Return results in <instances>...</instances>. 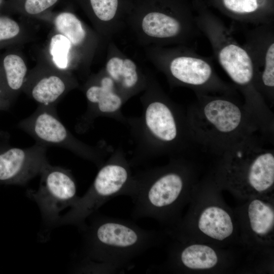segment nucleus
<instances>
[{
  "mask_svg": "<svg viewBox=\"0 0 274 274\" xmlns=\"http://www.w3.org/2000/svg\"><path fill=\"white\" fill-rule=\"evenodd\" d=\"M223 256L210 244L194 242H178L168 256V267L174 271H208L219 266Z\"/></svg>",
  "mask_w": 274,
  "mask_h": 274,
  "instance_id": "nucleus-17",
  "label": "nucleus"
},
{
  "mask_svg": "<svg viewBox=\"0 0 274 274\" xmlns=\"http://www.w3.org/2000/svg\"><path fill=\"white\" fill-rule=\"evenodd\" d=\"M186 120L191 140L221 155L258 127L244 104L230 94H195Z\"/></svg>",
  "mask_w": 274,
  "mask_h": 274,
  "instance_id": "nucleus-2",
  "label": "nucleus"
},
{
  "mask_svg": "<svg viewBox=\"0 0 274 274\" xmlns=\"http://www.w3.org/2000/svg\"><path fill=\"white\" fill-rule=\"evenodd\" d=\"M6 0H0V14L3 13Z\"/></svg>",
  "mask_w": 274,
  "mask_h": 274,
  "instance_id": "nucleus-27",
  "label": "nucleus"
},
{
  "mask_svg": "<svg viewBox=\"0 0 274 274\" xmlns=\"http://www.w3.org/2000/svg\"><path fill=\"white\" fill-rule=\"evenodd\" d=\"M249 30L244 47L253 65L256 88L271 109L274 102V27L263 24Z\"/></svg>",
  "mask_w": 274,
  "mask_h": 274,
  "instance_id": "nucleus-12",
  "label": "nucleus"
},
{
  "mask_svg": "<svg viewBox=\"0 0 274 274\" xmlns=\"http://www.w3.org/2000/svg\"><path fill=\"white\" fill-rule=\"evenodd\" d=\"M60 0H6L3 13L39 19Z\"/></svg>",
  "mask_w": 274,
  "mask_h": 274,
  "instance_id": "nucleus-24",
  "label": "nucleus"
},
{
  "mask_svg": "<svg viewBox=\"0 0 274 274\" xmlns=\"http://www.w3.org/2000/svg\"><path fill=\"white\" fill-rule=\"evenodd\" d=\"M46 55L56 67L70 72L77 61L68 40L54 30L49 40Z\"/></svg>",
  "mask_w": 274,
  "mask_h": 274,
  "instance_id": "nucleus-22",
  "label": "nucleus"
},
{
  "mask_svg": "<svg viewBox=\"0 0 274 274\" xmlns=\"http://www.w3.org/2000/svg\"><path fill=\"white\" fill-rule=\"evenodd\" d=\"M85 95L88 102L101 114L116 113L123 103L121 97L115 91V82L109 76H105L98 83L89 85Z\"/></svg>",
  "mask_w": 274,
  "mask_h": 274,
  "instance_id": "nucleus-21",
  "label": "nucleus"
},
{
  "mask_svg": "<svg viewBox=\"0 0 274 274\" xmlns=\"http://www.w3.org/2000/svg\"><path fill=\"white\" fill-rule=\"evenodd\" d=\"M133 182V177L125 159L119 155L113 157L101 166L86 193L78 197L57 223L77 225L84 230L86 219L105 203L118 196H130Z\"/></svg>",
  "mask_w": 274,
  "mask_h": 274,
  "instance_id": "nucleus-6",
  "label": "nucleus"
},
{
  "mask_svg": "<svg viewBox=\"0 0 274 274\" xmlns=\"http://www.w3.org/2000/svg\"><path fill=\"white\" fill-rule=\"evenodd\" d=\"M246 201L237 215L244 239L254 246H271L274 229L273 193L255 196Z\"/></svg>",
  "mask_w": 274,
  "mask_h": 274,
  "instance_id": "nucleus-14",
  "label": "nucleus"
},
{
  "mask_svg": "<svg viewBox=\"0 0 274 274\" xmlns=\"http://www.w3.org/2000/svg\"><path fill=\"white\" fill-rule=\"evenodd\" d=\"M2 94V92L0 91V98H1V95Z\"/></svg>",
  "mask_w": 274,
  "mask_h": 274,
  "instance_id": "nucleus-28",
  "label": "nucleus"
},
{
  "mask_svg": "<svg viewBox=\"0 0 274 274\" xmlns=\"http://www.w3.org/2000/svg\"><path fill=\"white\" fill-rule=\"evenodd\" d=\"M54 107L39 106L32 115L22 121V129L40 144L66 148L96 163H99L98 154L73 136L59 119Z\"/></svg>",
  "mask_w": 274,
  "mask_h": 274,
  "instance_id": "nucleus-11",
  "label": "nucleus"
},
{
  "mask_svg": "<svg viewBox=\"0 0 274 274\" xmlns=\"http://www.w3.org/2000/svg\"><path fill=\"white\" fill-rule=\"evenodd\" d=\"M195 208L172 227L169 234L177 241H184L195 232L199 241L222 243L232 239L237 229L235 215L223 203L200 196Z\"/></svg>",
  "mask_w": 274,
  "mask_h": 274,
  "instance_id": "nucleus-7",
  "label": "nucleus"
},
{
  "mask_svg": "<svg viewBox=\"0 0 274 274\" xmlns=\"http://www.w3.org/2000/svg\"><path fill=\"white\" fill-rule=\"evenodd\" d=\"M76 86L71 72L56 67L43 57L28 72L22 91L40 106L54 107Z\"/></svg>",
  "mask_w": 274,
  "mask_h": 274,
  "instance_id": "nucleus-13",
  "label": "nucleus"
},
{
  "mask_svg": "<svg viewBox=\"0 0 274 274\" xmlns=\"http://www.w3.org/2000/svg\"><path fill=\"white\" fill-rule=\"evenodd\" d=\"M212 177L220 189L244 200L273 193L274 151L253 135L226 150Z\"/></svg>",
  "mask_w": 274,
  "mask_h": 274,
  "instance_id": "nucleus-5",
  "label": "nucleus"
},
{
  "mask_svg": "<svg viewBox=\"0 0 274 274\" xmlns=\"http://www.w3.org/2000/svg\"><path fill=\"white\" fill-rule=\"evenodd\" d=\"M170 55L165 58L164 69L177 84L192 89L195 94L235 93V87L219 77L209 58L189 49Z\"/></svg>",
  "mask_w": 274,
  "mask_h": 274,
  "instance_id": "nucleus-8",
  "label": "nucleus"
},
{
  "mask_svg": "<svg viewBox=\"0 0 274 274\" xmlns=\"http://www.w3.org/2000/svg\"><path fill=\"white\" fill-rule=\"evenodd\" d=\"M95 22L113 20L121 8L122 0H74Z\"/></svg>",
  "mask_w": 274,
  "mask_h": 274,
  "instance_id": "nucleus-26",
  "label": "nucleus"
},
{
  "mask_svg": "<svg viewBox=\"0 0 274 274\" xmlns=\"http://www.w3.org/2000/svg\"><path fill=\"white\" fill-rule=\"evenodd\" d=\"M194 180L193 168L183 160L133 177L129 196L133 204L132 217L150 218L173 227L180 219L184 204L190 200Z\"/></svg>",
  "mask_w": 274,
  "mask_h": 274,
  "instance_id": "nucleus-4",
  "label": "nucleus"
},
{
  "mask_svg": "<svg viewBox=\"0 0 274 274\" xmlns=\"http://www.w3.org/2000/svg\"><path fill=\"white\" fill-rule=\"evenodd\" d=\"M40 20L50 23L53 30L70 42L77 61L88 60L93 48V39L86 27L73 12L68 10L49 12Z\"/></svg>",
  "mask_w": 274,
  "mask_h": 274,
  "instance_id": "nucleus-18",
  "label": "nucleus"
},
{
  "mask_svg": "<svg viewBox=\"0 0 274 274\" xmlns=\"http://www.w3.org/2000/svg\"><path fill=\"white\" fill-rule=\"evenodd\" d=\"M106 68L108 76L122 88L129 90L137 85L136 66L131 59L113 57L107 62Z\"/></svg>",
  "mask_w": 274,
  "mask_h": 274,
  "instance_id": "nucleus-25",
  "label": "nucleus"
},
{
  "mask_svg": "<svg viewBox=\"0 0 274 274\" xmlns=\"http://www.w3.org/2000/svg\"><path fill=\"white\" fill-rule=\"evenodd\" d=\"M200 32L209 41L218 63L243 96L244 105L264 136L274 133V116L258 91L251 56L219 19L206 12L195 18Z\"/></svg>",
  "mask_w": 274,
  "mask_h": 274,
  "instance_id": "nucleus-3",
  "label": "nucleus"
},
{
  "mask_svg": "<svg viewBox=\"0 0 274 274\" xmlns=\"http://www.w3.org/2000/svg\"><path fill=\"white\" fill-rule=\"evenodd\" d=\"M145 14L142 28L147 36L160 40H185L195 38L199 30L195 18L188 14L151 8Z\"/></svg>",
  "mask_w": 274,
  "mask_h": 274,
  "instance_id": "nucleus-15",
  "label": "nucleus"
},
{
  "mask_svg": "<svg viewBox=\"0 0 274 274\" xmlns=\"http://www.w3.org/2000/svg\"><path fill=\"white\" fill-rule=\"evenodd\" d=\"M38 190H30L27 195L38 204L44 218L57 222L60 213L71 207L78 198L77 185L70 170L47 162L40 174Z\"/></svg>",
  "mask_w": 274,
  "mask_h": 274,
  "instance_id": "nucleus-9",
  "label": "nucleus"
},
{
  "mask_svg": "<svg viewBox=\"0 0 274 274\" xmlns=\"http://www.w3.org/2000/svg\"><path fill=\"white\" fill-rule=\"evenodd\" d=\"M32 33L23 23L11 15L0 14V52L30 41Z\"/></svg>",
  "mask_w": 274,
  "mask_h": 274,
  "instance_id": "nucleus-23",
  "label": "nucleus"
},
{
  "mask_svg": "<svg viewBox=\"0 0 274 274\" xmlns=\"http://www.w3.org/2000/svg\"><path fill=\"white\" fill-rule=\"evenodd\" d=\"M86 268L114 273L128 269L132 261L160 243L162 235L132 221L100 216L86 226Z\"/></svg>",
  "mask_w": 274,
  "mask_h": 274,
  "instance_id": "nucleus-1",
  "label": "nucleus"
},
{
  "mask_svg": "<svg viewBox=\"0 0 274 274\" xmlns=\"http://www.w3.org/2000/svg\"><path fill=\"white\" fill-rule=\"evenodd\" d=\"M229 16L241 22L258 25L274 22L268 0H220Z\"/></svg>",
  "mask_w": 274,
  "mask_h": 274,
  "instance_id": "nucleus-20",
  "label": "nucleus"
},
{
  "mask_svg": "<svg viewBox=\"0 0 274 274\" xmlns=\"http://www.w3.org/2000/svg\"><path fill=\"white\" fill-rule=\"evenodd\" d=\"M17 47L0 54V91L13 96L22 91L28 72L26 60Z\"/></svg>",
  "mask_w": 274,
  "mask_h": 274,
  "instance_id": "nucleus-19",
  "label": "nucleus"
},
{
  "mask_svg": "<svg viewBox=\"0 0 274 274\" xmlns=\"http://www.w3.org/2000/svg\"><path fill=\"white\" fill-rule=\"evenodd\" d=\"M47 162L45 145L11 148L0 154V181L24 184L40 174Z\"/></svg>",
  "mask_w": 274,
  "mask_h": 274,
  "instance_id": "nucleus-16",
  "label": "nucleus"
},
{
  "mask_svg": "<svg viewBox=\"0 0 274 274\" xmlns=\"http://www.w3.org/2000/svg\"><path fill=\"white\" fill-rule=\"evenodd\" d=\"M144 123L160 151H172L191 140L186 116L164 97L155 98L147 105Z\"/></svg>",
  "mask_w": 274,
  "mask_h": 274,
  "instance_id": "nucleus-10",
  "label": "nucleus"
}]
</instances>
